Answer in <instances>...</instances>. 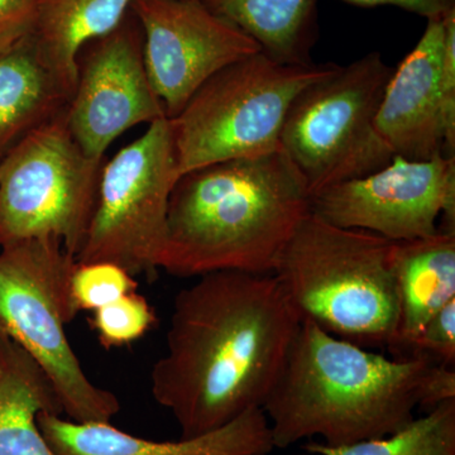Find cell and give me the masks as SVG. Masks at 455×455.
<instances>
[{
  "label": "cell",
  "instance_id": "cell-22",
  "mask_svg": "<svg viewBox=\"0 0 455 455\" xmlns=\"http://www.w3.org/2000/svg\"><path fill=\"white\" fill-rule=\"evenodd\" d=\"M137 289L139 281L114 263L76 262L71 275L70 298L77 314L100 309Z\"/></svg>",
  "mask_w": 455,
  "mask_h": 455
},
{
  "label": "cell",
  "instance_id": "cell-5",
  "mask_svg": "<svg viewBox=\"0 0 455 455\" xmlns=\"http://www.w3.org/2000/svg\"><path fill=\"white\" fill-rule=\"evenodd\" d=\"M75 266L76 259L53 236L0 245V334L37 362L66 419L110 423L121 403L86 376L66 334L77 315L70 298Z\"/></svg>",
  "mask_w": 455,
  "mask_h": 455
},
{
  "label": "cell",
  "instance_id": "cell-19",
  "mask_svg": "<svg viewBox=\"0 0 455 455\" xmlns=\"http://www.w3.org/2000/svg\"><path fill=\"white\" fill-rule=\"evenodd\" d=\"M212 12L235 25L260 52L283 65H310L319 37V0H203Z\"/></svg>",
  "mask_w": 455,
  "mask_h": 455
},
{
  "label": "cell",
  "instance_id": "cell-25",
  "mask_svg": "<svg viewBox=\"0 0 455 455\" xmlns=\"http://www.w3.org/2000/svg\"><path fill=\"white\" fill-rule=\"evenodd\" d=\"M451 400H455L454 367L442 363L431 364L425 379L421 409L427 412Z\"/></svg>",
  "mask_w": 455,
  "mask_h": 455
},
{
  "label": "cell",
  "instance_id": "cell-23",
  "mask_svg": "<svg viewBox=\"0 0 455 455\" xmlns=\"http://www.w3.org/2000/svg\"><path fill=\"white\" fill-rule=\"evenodd\" d=\"M424 357L435 363L455 364V300L440 309L407 346L403 358Z\"/></svg>",
  "mask_w": 455,
  "mask_h": 455
},
{
  "label": "cell",
  "instance_id": "cell-21",
  "mask_svg": "<svg viewBox=\"0 0 455 455\" xmlns=\"http://www.w3.org/2000/svg\"><path fill=\"white\" fill-rule=\"evenodd\" d=\"M89 323L100 346L113 349L140 340L158 320L148 300L136 291L92 311Z\"/></svg>",
  "mask_w": 455,
  "mask_h": 455
},
{
  "label": "cell",
  "instance_id": "cell-7",
  "mask_svg": "<svg viewBox=\"0 0 455 455\" xmlns=\"http://www.w3.org/2000/svg\"><path fill=\"white\" fill-rule=\"evenodd\" d=\"M392 70L379 51L302 90L287 112L281 149L311 197L381 170L394 158L377 131V114Z\"/></svg>",
  "mask_w": 455,
  "mask_h": 455
},
{
  "label": "cell",
  "instance_id": "cell-12",
  "mask_svg": "<svg viewBox=\"0 0 455 455\" xmlns=\"http://www.w3.org/2000/svg\"><path fill=\"white\" fill-rule=\"evenodd\" d=\"M149 82L169 119L227 66L260 52L259 44L203 0H134Z\"/></svg>",
  "mask_w": 455,
  "mask_h": 455
},
{
  "label": "cell",
  "instance_id": "cell-18",
  "mask_svg": "<svg viewBox=\"0 0 455 455\" xmlns=\"http://www.w3.org/2000/svg\"><path fill=\"white\" fill-rule=\"evenodd\" d=\"M134 0H40L31 38L42 61L68 94L77 79V56L89 42L121 25Z\"/></svg>",
  "mask_w": 455,
  "mask_h": 455
},
{
  "label": "cell",
  "instance_id": "cell-14",
  "mask_svg": "<svg viewBox=\"0 0 455 455\" xmlns=\"http://www.w3.org/2000/svg\"><path fill=\"white\" fill-rule=\"evenodd\" d=\"M37 423L56 455H269L275 449L262 407L220 429L178 442H152L110 423H74L51 412H41Z\"/></svg>",
  "mask_w": 455,
  "mask_h": 455
},
{
  "label": "cell",
  "instance_id": "cell-3",
  "mask_svg": "<svg viewBox=\"0 0 455 455\" xmlns=\"http://www.w3.org/2000/svg\"><path fill=\"white\" fill-rule=\"evenodd\" d=\"M433 363L388 358L301 320L262 406L275 448L314 436L341 447L390 435L414 420Z\"/></svg>",
  "mask_w": 455,
  "mask_h": 455
},
{
  "label": "cell",
  "instance_id": "cell-17",
  "mask_svg": "<svg viewBox=\"0 0 455 455\" xmlns=\"http://www.w3.org/2000/svg\"><path fill=\"white\" fill-rule=\"evenodd\" d=\"M41 412L64 415L37 362L0 334V455H56L38 427Z\"/></svg>",
  "mask_w": 455,
  "mask_h": 455
},
{
  "label": "cell",
  "instance_id": "cell-4",
  "mask_svg": "<svg viewBox=\"0 0 455 455\" xmlns=\"http://www.w3.org/2000/svg\"><path fill=\"white\" fill-rule=\"evenodd\" d=\"M394 242L310 212L274 275L301 320L363 348L391 349L398 324Z\"/></svg>",
  "mask_w": 455,
  "mask_h": 455
},
{
  "label": "cell",
  "instance_id": "cell-2",
  "mask_svg": "<svg viewBox=\"0 0 455 455\" xmlns=\"http://www.w3.org/2000/svg\"><path fill=\"white\" fill-rule=\"evenodd\" d=\"M311 199L283 149L188 171L171 193L160 269L182 278L274 274Z\"/></svg>",
  "mask_w": 455,
  "mask_h": 455
},
{
  "label": "cell",
  "instance_id": "cell-16",
  "mask_svg": "<svg viewBox=\"0 0 455 455\" xmlns=\"http://www.w3.org/2000/svg\"><path fill=\"white\" fill-rule=\"evenodd\" d=\"M68 100L31 36L0 51V163L32 132L64 112Z\"/></svg>",
  "mask_w": 455,
  "mask_h": 455
},
{
  "label": "cell",
  "instance_id": "cell-11",
  "mask_svg": "<svg viewBox=\"0 0 455 455\" xmlns=\"http://www.w3.org/2000/svg\"><path fill=\"white\" fill-rule=\"evenodd\" d=\"M167 118L147 74L143 35L132 9L112 32L77 56V79L66 121L84 154L104 160L110 145L140 124Z\"/></svg>",
  "mask_w": 455,
  "mask_h": 455
},
{
  "label": "cell",
  "instance_id": "cell-6",
  "mask_svg": "<svg viewBox=\"0 0 455 455\" xmlns=\"http://www.w3.org/2000/svg\"><path fill=\"white\" fill-rule=\"evenodd\" d=\"M337 68L278 64L262 52L224 68L169 119L179 175L281 149V132L293 100Z\"/></svg>",
  "mask_w": 455,
  "mask_h": 455
},
{
  "label": "cell",
  "instance_id": "cell-9",
  "mask_svg": "<svg viewBox=\"0 0 455 455\" xmlns=\"http://www.w3.org/2000/svg\"><path fill=\"white\" fill-rule=\"evenodd\" d=\"M104 161L84 154L66 109L32 132L0 163V245L53 236L76 259Z\"/></svg>",
  "mask_w": 455,
  "mask_h": 455
},
{
  "label": "cell",
  "instance_id": "cell-15",
  "mask_svg": "<svg viewBox=\"0 0 455 455\" xmlns=\"http://www.w3.org/2000/svg\"><path fill=\"white\" fill-rule=\"evenodd\" d=\"M392 266L398 324L391 350L401 355L430 317L455 300V230L440 228L427 238L394 242Z\"/></svg>",
  "mask_w": 455,
  "mask_h": 455
},
{
  "label": "cell",
  "instance_id": "cell-10",
  "mask_svg": "<svg viewBox=\"0 0 455 455\" xmlns=\"http://www.w3.org/2000/svg\"><path fill=\"white\" fill-rule=\"evenodd\" d=\"M311 212L341 228L391 242L414 241L455 230V157L411 161L394 156L370 175L341 182L311 199Z\"/></svg>",
  "mask_w": 455,
  "mask_h": 455
},
{
  "label": "cell",
  "instance_id": "cell-8",
  "mask_svg": "<svg viewBox=\"0 0 455 455\" xmlns=\"http://www.w3.org/2000/svg\"><path fill=\"white\" fill-rule=\"evenodd\" d=\"M180 178L169 118L104 161L77 263L109 262L132 276L160 271L171 193Z\"/></svg>",
  "mask_w": 455,
  "mask_h": 455
},
{
  "label": "cell",
  "instance_id": "cell-24",
  "mask_svg": "<svg viewBox=\"0 0 455 455\" xmlns=\"http://www.w3.org/2000/svg\"><path fill=\"white\" fill-rule=\"evenodd\" d=\"M40 0H0V51L28 37Z\"/></svg>",
  "mask_w": 455,
  "mask_h": 455
},
{
  "label": "cell",
  "instance_id": "cell-26",
  "mask_svg": "<svg viewBox=\"0 0 455 455\" xmlns=\"http://www.w3.org/2000/svg\"><path fill=\"white\" fill-rule=\"evenodd\" d=\"M341 2L362 8L391 5L427 20L445 17L455 12V0H341Z\"/></svg>",
  "mask_w": 455,
  "mask_h": 455
},
{
  "label": "cell",
  "instance_id": "cell-27",
  "mask_svg": "<svg viewBox=\"0 0 455 455\" xmlns=\"http://www.w3.org/2000/svg\"><path fill=\"white\" fill-rule=\"evenodd\" d=\"M291 455H310V454L305 453V454H291Z\"/></svg>",
  "mask_w": 455,
  "mask_h": 455
},
{
  "label": "cell",
  "instance_id": "cell-20",
  "mask_svg": "<svg viewBox=\"0 0 455 455\" xmlns=\"http://www.w3.org/2000/svg\"><path fill=\"white\" fill-rule=\"evenodd\" d=\"M302 449L310 455H455V400L440 403L382 438L341 447L310 442Z\"/></svg>",
  "mask_w": 455,
  "mask_h": 455
},
{
  "label": "cell",
  "instance_id": "cell-13",
  "mask_svg": "<svg viewBox=\"0 0 455 455\" xmlns=\"http://www.w3.org/2000/svg\"><path fill=\"white\" fill-rule=\"evenodd\" d=\"M376 125L394 156L455 157V12L427 20L414 49L392 70Z\"/></svg>",
  "mask_w": 455,
  "mask_h": 455
},
{
  "label": "cell",
  "instance_id": "cell-1",
  "mask_svg": "<svg viewBox=\"0 0 455 455\" xmlns=\"http://www.w3.org/2000/svg\"><path fill=\"white\" fill-rule=\"evenodd\" d=\"M196 278L173 300L166 353L149 376L152 396L175 418L181 438L262 407L301 323L274 274Z\"/></svg>",
  "mask_w": 455,
  "mask_h": 455
}]
</instances>
